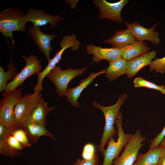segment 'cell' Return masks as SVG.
Returning a JSON list of instances; mask_svg holds the SVG:
<instances>
[{
	"instance_id": "1",
	"label": "cell",
	"mask_w": 165,
	"mask_h": 165,
	"mask_svg": "<svg viewBox=\"0 0 165 165\" xmlns=\"http://www.w3.org/2000/svg\"><path fill=\"white\" fill-rule=\"evenodd\" d=\"M28 22L26 15L18 9L8 8L2 11L0 14V32L5 37L9 44L7 38H11L12 41V48L14 43L13 32H25L26 27Z\"/></svg>"
},
{
	"instance_id": "2",
	"label": "cell",
	"mask_w": 165,
	"mask_h": 165,
	"mask_svg": "<svg viewBox=\"0 0 165 165\" xmlns=\"http://www.w3.org/2000/svg\"><path fill=\"white\" fill-rule=\"evenodd\" d=\"M127 94L121 95L116 103L108 107L102 106L95 101L92 102L93 106L101 110L103 113L105 119V123L103 134L100 140V144L97 146L98 150L103 154L104 147L108 141L113 137L116 131L114 126L116 117L119 111L121 106L127 98Z\"/></svg>"
},
{
	"instance_id": "3",
	"label": "cell",
	"mask_w": 165,
	"mask_h": 165,
	"mask_svg": "<svg viewBox=\"0 0 165 165\" xmlns=\"http://www.w3.org/2000/svg\"><path fill=\"white\" fill-rule=\"evenodd\" d=\"M88 67L77 69L69 67L63 70L57 65L46 76L54 84L57 95L60 97H64L68 90V86L70 81L75 77L83 74Z\"/></svg>"
},
{
	"instance_id": "4",
	"label": "cell",
	"mask_w": 165,
	"mask_h": 165,
	"mask_svg": "<svg viewBox=\"0 0 165 165\" xmlns=\"http://www.w3.org/2000/svg\"><path fill=\"white\" fill-rule=\"evenodd\" d=\"M122 121V115L119 111L115 121L117 129L118 138L116 141L113 137L109 140L107 147L104 150L102 154L104 159L102 165H112L113 163L114 160L118 156L122 149L127 143L131 135L126 134L124 132Z\"/></svg>"
},
{
	"instance_id": "5",
	"label": "cell",
	"mask_w": 165,
	"mask_h": 165,
	"mask_svg": "<svg viewBox=\"0 0 165 165\" xmlns=\"http://www.w3.org/2000/svg\"><path fill=\"white\" fill-rule=\"evenodd\" d=\"M59 45L61 49L58 51L52 59L48 61V63L45 68L37 74L38 79L36 84L33 87L34 90H37L41 92L43 88L42 85L43 81L47 74L53 69L62 58V56L66 49L71 48L72 50L75 51L79 49L80 42L78 40L74 34L71 35L64 36L61 40Z\"/></svg>"
},
{
	"instance_id": "6",
	"label": "cell",
	"mask_w": 165,
	"mask_h": 165,
	"mask_svg": "<svg viewBox=\"0 0 165 165\" xmlns=\"http://www.w3.org/2000/svg\"><path fill=\"white\" fill-rule=\"evenodd\" d=\"M38 90H34L32 94L24 95L15 105L14 128L21 127L28 120L31 112L41 101L42 95Z\"/></svg>"
},
{
	"instance_id": "7",
	"label": "cell",
	"mask_w": 165,
	"mask_h": 165,
	"mask_svg": "<svg viewBox=\"0 0 165 165\" xmlns=\"http://www.w3.org/2000/svg\"><path fill=\"white\" fill-rule=\"evenodd\" d=\"M22 57L26 62L25 65L16 77L7 83L6 89L2 94L3 96L22 86L24 81L30 76L41 72L42 67L41 64V60L35 56L30 54L27 57L23 55Z\"/></svg>"
},
{
	"instance_id": "8",
	"label": "cell",
	"mask_w": 165,
	"mask_h": 165,
	"mask_svg": "<svg viewBox=\"0 0 165 165\" xmlns=\"http://www.w3.org/2000/svg\"><path fill=\"white\" fill-rule=\"evenodd\" d=\"M22 91L20 88L16 89L3 96L0 101V123L7 128L15 124L14 108L22 97Z\"/></svg>"
},
{
	"instance_id": "9",
	"label": "cell",
	"mask_w": 165,
	"mask_h": 165,
	"mask_svg": "<svg viewBox=\"0 0 165 165\" xmlns=\"http://www.w3.org/2000/svg\"><path fill=\"white\" fill-rule=\"evenodd\" d=\"M141 129H137L131 135L121 155L115 159L113 165H133L139 150L144 145L142 142L146 139L141 134Z\"/></svg>"
},
{
	"instance_id": "10",
	"label": "cell",
	"mask_w": 165,
	"mask_h": 165,
	"mask_svg": "<svg viewBox=\"0 0 165 165\" xmlns=\"http://www.w3.org/2000/svg\"><path fill=\"white\" fill-rule=\"evenodd\" d=\"M128 0H121L110 3L105 0H94L93 3L99 10L98 16L101 19H107L119 23L124 21L121 16L122 9L128 3Z\"/></svg>"
},
{
	"instance_id": "11",
	"label": "cell",
	"mask_w": 165,
	"mask_h": 165,
	"mask_svg": "<svg viewBox=\"0 0 165 165\" xmlns=\"http://www.w3.org/2000/svg\"><path fill=\"white\" fill-rule=\"evenodd\" d=\"M127 29L131 34L136 41H143L147 40L156 44H158L161 40L159 37V33L155 31L154 29L158 24L156 23L152 27L146 28L138 22L128 23L125 22Z\"/></svg>"
},
{
	"instance_id": "12",
	"label": "cell",
	"mask_w": 165,
	"mask_h": 165,
	"mask_svg": "<svg viewBox=\"0 0 165 165\" xmlns=\"http://www.w3.org/2000/svg\"><path fill=\"white\" fill-rule=\"evenodd\" d=\"M27 34L33 39L39 50L45 55L49 61L51 59L50 53L53 49L51 42L55 38L54 34L45 33L41 30L40 27L34 25L29 28Z\"/></svg>"
},
{
	"instance_id": "13",
	"label": "cell",
	"mask_w": 165,
	"mask_h": 165,
	"mask_svg": "<svg viewBox=\"0 0 165 165\" xmlns=\"http://www.w3.org/2000/svg\"><path fill=\"white\" fill-rule=\"evenodd\" d=\"M26 16L27 21L32 22L35 26L40 27L49 24L50 25V28L55 27L58 22L64 20L59 15L53 16L46 13L45 10L32 8L28 9Z\"/></svg>"
},
{
	"instance_id": "14",
	"label": "cell",
	"mask_w": 165,
	"mask_h": 165,
	"mask_svg": "<svg viewBox=\"0 0 165 165\" xmlns=\"http://www.w3.org/2000/svg\"><path fill=\"white\" fill-rule=\"evenodd\" d=\"M86 49L87 54L93 55L92 59L95 63H98L103 60L109 61L122 57V48H104L91 43L86 46Z\"/></svg>"
},
{
	"instance_id": "15",
	"label": "cell",
	"mask_w": 165,
	"mask_h": 165,
	"mask_svg": "<svg viewBox=\"0 0 165 165\" xmlns=\"http://www.w3.org/2000/svg\"><path fill=\"white\" fill-rule=\"evenodd\" d=\"M106 72L105 69H104L97 72H92L87 78L82 80L77 86L68 89L65 96L68 102L74 107H78L79 103L78 100L83 90L92 82L96 77L106 73Z\"/></svg>"
},
{
	"instance_id": "16",
	"label": "cell",
	"mask_w": 165,
	"mask_h": 165,
	"mask_svg": "<svg viewBox=\"0 0 165 165\" xmlns=\"http://www.w3.org/2000/svg\"><path fill=\"white\" fill-rule=\"evenodd\" d=\"M156 53L155 50H152L128 61L126 74L127 77L129 78L133 77L143 67L150 65Z\"/></svg>"
},
{
	"instance_id": "17",
	"label": "cell",
	"mask_w": 165,
	"mask_h": 165,
	"mask_svg": "<svg viewBox=\"0 0 165 165\" xmlns=\"http://www.w3.org/2000/svg\"><path fill=\"white\" fill-rule=\"evenodd\" d=\"M24 148L10 132L5 138L0 140V154L6 156L14 157L21 155V151Z\"/></svg>"
},
{
	"instance_id": "18",
	"label": "cell",
	"mask_w": 165,
	"mask_h": 165,
	"mask_svg": "<svg viewBox=\"0 0 165 165\" xmlns=\"http://www.w3.org/2000/svg\"><path fill=\"white\" fill-rule=\"evenodd\" d=\"M21 127L26 132L31 144H35L39 138L42 136L55 140L53 134L48 131L45 127L39 123L33 122H26Z\"/></svg>"
},
{
	"instance_id": "19",
	"label": "cell",
	"mask_w": 165,
	"mask_h": 165,
	"mask_svg": "<svg viewBox=\"0 0 165 165\" xmlns=\"http://www.w3.org/2000/svg\"><path fill=\"white\" fill-rule=\"evenodd\" d=\"M54 108V107L49 106L42 97L33 109L26 122H35L45 127L47 115L50 111Z\"/></svg>"
},
{
	"instance_id": "20",
	"label": "cell",
	"mask_w": 165,
	"mask_h": 165,
	"mask_svg": "<svg viewBox=\"0 0 165 165\" xmlns=\"http://www.w3.org/2000/svg\"><path fill=\"white\" fill-rule=\"evenodd\" d=\"M109 65L106 69V76L112 82L120 76L126 74L128 61L122 57L109 61Z\"/></svg>"
},
{
	"instance_id": "21",
	"label": "cell",
	"mask_w": 165,
	"mask_h": 165,
	"mask_svg": "<svg viewBox=\"0 0 165 165\" xmlns=\"http://www.w3.org/2000/svg\"><path fill=\"white\" fill-rule=\"evenodd\" d=\"M135 41L133 35L126 29L117 30L112 37L105 40L103 42L110 44L113 48L120 49L131 44Z\"/></svg>"
},
{
	"instance_id": "22",
	"label": "cell",
	"mask_w": 165,
	"mask_h": 165,
	"mask_svg": "<svg viewBox=\"0 0 165 165\" xmlns=\"http://www.w3.org/2000/svg\"><path fill=\"white\" fill-rule=\"evenodd\" d=\"M150 50L145 42L136 41L132 44L122 48V57L129 61L148 52Z\"/></svg>"
},
{
	"instance_id": "23",
	"label": "cell",
	"mask_w": 165,
	"mask_h": 165,
	"mask_svg": "<svg viewBox=\"0 0 165 165\" xmlns=\"http://www.w3.org/2000/svg\"><path fill=\"white\" fill-rule=\"evenodd\" d=\"M163 150V148L160 145L145 153H138L133 165H156Z\"/></svg>"
},
{
	"instance_id": "24",
	"label": "cell",
	"mask_w": 165,
	"mask_h": 165,
	"mask_svg": "<svg viewBox=\"0 0 165 165\" xmlns=\"http://www.w3.org/2000/svg\"><path fill=\"white\" fill-rule=\"evenodd\" d=\"M8 70L5 72L4 68L0 66V92L6 89L8 81L13 80L18 74L16 65L13 60L11 56L10 63L7 67Z\"/></svg>"
},
{
	"instance_id": "25",
	"label": "cell",
	"mask_w": 165,
	"mask_h": 165,
	"mask_svg": "<svg viewBox=\"0 0 165 165\" xmlns=\"http://www.w3.org/2000/svg\"><path fill=\"white\" fill-rule=\"evenodd\" d=\"M11 128L10 134L15 137L21 145L24 148L30 147L31 143L25 130L21 127Z\"/></svg>"
},
{
	"instance_id": "26",
	"label": "cell",
	"mask_w": 165,
	"mask_h": 165,
	"mask_svg": "<svg viewBox=\"0 0 165 165\" xmlns=\"http://www.w3.org/2000/svg\"><path fill=\"white\" fill-rule=\"evenodd\" d=\"M133 82L134 86L135 87L147 88L157 90L160 91L163 94H165V87L164 86L158 85L141 77L135 78Z\"/></svg>"
},
{
	"instance_id": "27",
	"label": "cell",
	"mask_w": 165,
	"mask_h": 165,
	"mask_svg": "<svg viewBox=\"0 0 165 165\" xmlns=\"http://www.w3.org/2000/svg\"><path fill=\"white\" fill-rule=\"evenodd\" d=\"M155 70L156 73L163 74L165 72V57L161 58H156L150 65L149 70Z\"/></svg>"
},
{
	"instance_id": "28",
	"label": "cell",
	"mask_w": 165,
	"mask_h": 165,
	"mask_svg": "<svg viewBox=\"0 0 165 165\" xmlns=\"http://www.w3.org/2000/svg\"><path fill=\"white\" fill-rule=\"evenodd\" d=\"M97 154L95 152V148L94 145L88 143L83 147L82 157L83 160H90L94 158Z\"/></svg>"
},
{
	"instance_id": "29",
	"label": "cell",
	"mask_w": 165,
	"mask_h": 165,
	"mask_svg": "<svg viewBox=\"0 0 165 165\" xmlns=\"http://www.w3.org/2000/svg\"><path fill=\"white\" fill-rule=\"evenodd\" d=\"M165 137V126L163 130L156 136L150 141L148 151L151 150L158 147Z\"/></svg>"
},
{
	"instance_id": "30",
	"label": "cell",
	"mask_w": 165,
	"mask_h": 165,
	"mask_svg": "<svg viewBox=\"0 0 165 165\" xmlns=\"http://www.w3.org/2000/svg\"><path fill=\"white\" fill-rule=\"evenodd\" d=\"M73 165H100L99 164L98 153L94 158L90 160H81L78 159L74 162Z\"/></svg>"
},
{
	"instance_id": "31",
	"label": "cell",
	"mask_w": 165,
	"mask_h": 165,
	"mask_svg": "<svg viewBox=\"0 0 165 165\" xmlns=\"http://www.w3.org/2000/svg\"><path fill=\"white\" fill-rule=\"evenodd\" d=\"M11 128H8L0 123V140L3 139L10 133Z\"/></svg>"
},
{
	"instance_id": "32",
	"label": "cell",
	"mask_w": 165,
	"mask_h": 165,
	"mask_svg": "<svg viewBox=\"0 0 165 165\" xmlns=\"http://www.w3.org/2000/svg\"><path fill=\"white\" fill-rule=\"evenodd\" d=\"M156 165H165V148H163V152Z\"/></svg>"
},
{
	"instance_id": "33",
	"label": "cell",
	"mask_w": 165,
	"mask_h": 165,
	"mask_svg": "<svg viewBox=\"0 0 165 165\" xmlns=\"http://www.w3.org/2000/svg\"><path fill=\"white\" fill-rule=\"evenodd\" d=\"M160 145L163 148H165V137L161 141Z\"/></svg>"
}]
</instances>
